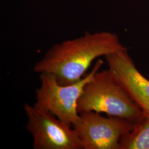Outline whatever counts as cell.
Here are the masks:
<instances>
[{"instance_id":"277c9868","label":"cell","mask_w":149,"mask_h":149,"mask_svg":"<svg viewBox=\"0 0 149 149\" xmlns=\"http://www.w3.org/2000/svg\"><path fill=\"white\" fill-rule=\"evenodd\" d=\"M27 130L34 149H82L74 128L50 112L26 103Z\"/></svg>"},{"instance_id":"8992f818","label":"cell","mask_w":149,"mask_h":149,"mask_svg":"<svg viewBox=\"0 0 149 149\" xmlns=\"http://www.w3.org/2000/svg\"><path fill=\"white\" fill-rule=\"evenodd\" d=\"M110 74L139 107L143 113L149 114V80L142 74L123 47L105 57Z\"/></svg>"},{"instance_id":"52a82bcc","label":"cell","mask_w":149,"mask_h":149,"mask_svg":"<svg viewBox=\"0 0 149 149\" xmlns=\"http://www.w3.org/2000/svg\"><path fill=\"white\" fill-rule=\"evenodd\" d=\"M119 149H149V114L143 113L132 130L120 138Z\"/></svg>"},{"instance_id":"6da1fadb","label":"cell","mask_w":149,"mask_h":149,"mask_svg":"<svg viewBox=\"0 0 149 149\" xmlns=\"http://www.w3.org/2000/svg\"><path fill=\"white\" fill-rule=\"evenodd\" d=\"M124 46L115 33L102 31L84 35L53 45L33 68L37 74L55 76L63 85L81 80L96 59L120 50Z\"/></svg>"},{"instance_id":"7a4b0ae2","label":"cell","mask_w":149,"mask_h":149,"mask_svg":"<svg viewBox=\"0 0 149 149\" xmlns=\"http://www.w3.org/2000/svg\"><path fill=\"white\" fill-rule=\"evenodd\" d=\"M77 111L104 113L108 116L136 122L143 112L108 70L98 71L84 87L77 102Z\"/></svg>"},{"instance_id":"3957f363","label":"cell","mask_w":149,"mask_h":149,"mask_svg":"<svg viewBox=\"0 0 149 149\" xmlns=\"http://www.w3.org/2000/svg\"><path fill=\"white\" fill-rule=\"evenodd\" d=\"M103 64L101 59L97 60L90 73L79 81L69 85H61L53 74H39L40 84L36 90L34 106L50 112L73 128L80 120L77 102L84 87L100 70Z\"/></svg>"},{"instance_id":"5b68a950","label":"cell","mask_w":149,"mask_h":149,"mask_svg":"<svg viewBox=\"0 0 149 149\" xmlns=\"http://www.w3.org/2000/svg\"><path fill=\"white\" fill-rule=\"evenodd\" d=\"M73 127L82 149H119L120 138L133 129V123L120 118L104 117L93 111L81 112Z\"/></svg>"}]
</instances>
